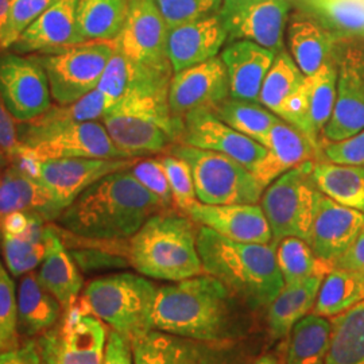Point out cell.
<instances>
[{"mask_svg":"<svg viewBox=\"0 0 364 364\" xmlns=\"http://www.w3.org/2000/svg\"><path fill=\"white\" fill-rule=\"evenodd\" d=\"M247 308L209 274L158 287L153 326L178 338L234 344L251 326Z\"/></svg>","mask_w":364,"mask_h":364,"instance_id":"obj_1","label":"cell"},{"mask_svg":"<svg viewBox=\"0 0 364 364\" xmlns=\"http://www.w3.org/2000/svg\"><path fill=\"white\" fill-rule=\"evenodd\" d=\"M162 210L168 208L129 168L111 173L85 189L61 213L57 224L78 237L122 242Z\"/></svg>","mask_w":364,"mask_h":364,"instance_id":"obj_2","label":"cell"},{"mask_svg":"<svg viewBox=\"0 0 364 364\" xmlns=\"http://www.w3.org/2000/svg\"><path fill=\"white\" fill-rule=\"evenodd\" d=\"M197 248L205 274L251 311L269 306L285 287L273 245L235 242L197 225Z\"/></svg>","mask_w":364,"mask_h":364,"instance_id":"obj_3","label":"cell"},{"mask_svg":"<svg viewBox=\"0 0 364 364\" xmlns=\"http://www.w3.org/2000/svg\"><path fill=\"white\" fill-rule=\"evenodd\" d=\"M129 240L127 258L141 275L180 282L205 274L197 248V224L180 210L153 215Z\"/></svg>","mask_w":364,"mask_h":364,"instance_id":"obj_4","label":"cell"},{"mask_svg":"<svg viewBox=\"0 0 364 364\" xmlns=\"http://www.w3.org/2000/svg\"><path fill=\"white\" fill-rule=\"evenodd\" d=\"M168 93L130 92L105 111L102 123L119 150L142 158L166 154L180 144L182 122L171 115Z\"/></svg>","mask_w":364,"mask_h":364,"instance_id":"obj_5","label":"cell"},{"mask_svg":"<svg viewBox=\"0 0 364 364\" xmlns=\"http://www.w3.org/2000/svg\"><path fill=\"white\" fill-rule=\"evenodd\" d=\"M156 290L158 287L142 275L111 274L87 285L81 308L131 343L154 331Z\"/></svg>","mask_w":364,"mask_h":364,"instance_id":"obj_6","label":"cell"},{"mask_svg":"<svg viewBox=\"0 0 364 364\" xmlns=\"http://www.w3.org/2000/svg\"><path fill=\"white\" fill-rule=\"evenodd\" d=\"M18 138L21 144L19 153L38 161L60 158H130L117 149L102 122L58 123L36 117L26 123H18Z\"/></svg>","mask_w":364,"mask_h":364,"instance_id":"obj_7","label":"cell"},{"mask_svg":"<svg viewBox=\"0 0 364 364\" xmlns=\"http://www.w3.org/2000/svg\"><path fill=\"white\" fill-rule=\"evenodd\" d=\"M168 153L191 166L197 201L209 205L259 204L264 188L234 158L182 144H174Z\"/></svg>","mask_w":364,"mask_h":364,"instance_id":"obj_8","label":"cell"},{"mask_svg":"<svg viewBox=\"0 0 364 364\" xmlns=\"http://www.w3.org/2000/svg\"><path fill=\"white\" fill-rule=\"evenodd\" d=\"M314 161L289 170L263 191L259 204L272 230L273 246L291 236L308 243L320 196L312 178Z\"/></svg>","mask_w":364,"mask_h":364,"instance_id":"obj_9","label":"cell"},{"mask_svg":"<svg viewBox=\"0 0 364 364\" xmlns=\"http://www.w3.org/2000/svg\"><path fill=\"white\" fill-rule=\"evenodd\" d=\"M117 50L114 41H88L49 54H34L45 69L57 105H70L91 93Z\"/></svg>","mask_w":364,"mask_h":364,"instance_id":"obj_10","label":"cell"},{"mask_svg":"<svg viewBox=\"0 0 364 364\" xmlns=\"http://www.w3.org/2000/svg\"><path fill=\"white\" fill-rule=\"evenodd\" d=\"M107 338L105 323L76 304L37 346L42 364H103Z\"/></svg>","mask_w":364,"mask_h":364,"instance_id":"obj_11","label":"cell"},{"mask_svg":"<svg viewBox=\"0 0 364 364\" xmlns=\"http://www.w3.org/2000/svg\"><path fill=\"white\" fill-rule=\"evenodd\" d=\"M0 96L16 123L30 122L52 107L46 72L34 54L0 52Z\"/></svg>","mask_w":364,"mask_h":364,"instance_id":"obj_12","label":"cell"},{"mask_svg":"<svg viewBox=\"0 0 364 364\" xmlns=\"http://www.w3.org/2000/svg\"><path fill=\"white\" fill-rule=\"evenodd\" d=\"M289 0H223L219 15L228 42L250 41L278 54L285 49Z\"/></svg>","mask_w":364,"mask_h":364,"instance_id":"obj_13","label":"cell"},{"mask_svg":"<svg viewBox=\"0 0 364 364\" xmlns=\"http://www.w3.org/2000/svg\"><path fill=\"white\" fill-rule=\"evenodd\" d=\"M338 88V65L328 61L282 105L278 117L301 131L320 149L323 131L333 114Z\"/></svg>","mask_w":364,"mask_h":364,"instance_id":"obj_14","label":"cell"},{"mask_svg":"<svg viewBox=\"0 0 364 364\" xmlns=\"http://www.w3.org/2000/svg\"><path fill=\"white\" fill-rule=\"evenodd\" d=\"M168 31L156 0H130L124 25L114 43L117 52L139 65L173 72L166 53Z\"/></svg>","mask_w":364,"mask_h":364,"instance_id":"obj_15","label":"cell"},{"mask_svg":"<svg viewBox=\"0 0 364 364\" xmlns=\"http://www.w3.org/2000/svg\"><path fill=\"white\" fill-rule=\"evenodd\" d=\"M180 144L231 156L250 170L266 156V147L234 130L212 111L200 108L182 119Z\"/></svg>","mask_w":364,"mask_h":364,"instance_id":"obj_16","label":"cell"},{"mask_svg":"<svg viewBox=\"0 0 364 364\" xmlns=\"http://www.w3.org/2000/svg\"><path fill=\"white\" fill-rule=\"evenodd\" d=\"M138 159L60 158L41 161L37 180L46 186L58 205L65 210L93 183L111 173L129 169Z\"/></svg>","mask_w":364,"mask_h":364,"instance_id":"obj_17","label":"cell"},{"mask_svg":"<svg viewBox=\"0 0 364 364\" xmlns=\"http://www.w3.org/2000/svg\"><path fill=\"white\" fill-rule=\"evenodd\" d=\"M228 97L230 82L220 57L177 72L170 80V112L180 122L191 111L200 108L212 111Z\"/></svg>","mask_w":364,"mask_h":364,"instance_id":"obj_18","label":"cell"},{"mask_svg":"<svg viewBox=\"0 0 364 364\" xmlns=\"http://www.w3.org/2000/svg\"><path fill=\"white\" fill-rule=\"evenodd\" d=\"M363 129L364 50L350 48L338 61L336 102L321 141L338 142Z\"/></svg>","mask_w":364,"mask_h":364,"instance_id":"obj_19","label":"cell"},{"mask_svg":"<svg viewBox=\"0 0 364 364\" xmlns=\"http://www.w3.org/2000/svg\"><path fill=\"white\" fill-rule=\"evenodd\" d=\"M363 227V212L344 207L320 192L308 245L320 259L333 264Z\"/></svg>","mask_w":364,"mask_h":364,"instance_id":"obj_20","label":"cell"},{"mask_svg":"<svg viewBox=\"0 0 364 364\" xmlns=\"http://www.w3.org/2000/svg\"><path fill=\"white\" fill-rule=\"evenodd\" d=\"M228 43V33L219 13L168 31L166 53L174 73L216 58Z\"/></svg>","mask_w":364,"mask_h":364,"instance_id":"obj_21","label":"cell"},{"mask_svg":"<svg viewBox=\"0 0 364 364\" xmlns=\"http://www.w3.org/2000/svg\"><path fill=\"white\" fill-rule=\"evenodd\" d=\"M197 225L243 243L272 245L273 235L260 204L209 205L196 201L185 213Z\"/></svg>","mask_w":364,"mask_h":364,"instance_id":"obj_22","label":"cell"},{"mask_svg":"<svg viewBox=\"0 0 364 364\" xmlns=\"http://www.w3.org/2000/svg\"><path fill=\"white\" fill-rule=\"evenodd\" d=\"M77 3L78 0H58L27 27L9 50L22 55L49 54L82 43L76 25Z\"/></svg>","mask_w":364,"mask_h":364,"instance_id":"obj_23","label":"cell"},{"mask_svg":"<svg viewBox=\"0 0 364 364\" xmlns=\"http://www.w3.org/2000/svg\"><path fill=\"white\" fill-rule=\"evenodd\" d=\"M275 55L272 50L250 41L228 42L219 57L227 69L230 96L259 103L260 90Z\"/></svg>","mask_w":364,"mask_h":364,"instance_id":"obj_24","label":"cell"},{"mask_svg":"<svg viewBox=\"0 0 364 364\" xmlns=\"http://www.w3.org/2000/svg\"><path fill=\"white\" fill-rule=\"evenodd\" d=\"M263 146L266 156L251 171L264 189L289 170L318 156V149L282 119L269 131Z\"/></svg>","mask_w":364,"mask_h":364,"instance_id":"obj_25","label":"cell"},{"mask_svg":"<svg viewBox=\"0 0 364 364\" xmlns=\"http://www.w3.org/2000/svg\"><path fill=\"white\" fill-rule=\"evenodd\" d=\"M287 52L305 76H312L333 60L338 37L311 14H290L287 27Z\"/></svg>","mask_w":364,"mask_h":364,"instance_id":"obj_26","label":"cell"},{"mask_svg":"<svg viewBox=\"0 0 364 364\" xmlns=\"http://www.w3.org/2000/svg\"><path fill=\"white\" fill-rule=\"evenodd\" d=\"M38 281L68 311L77 304L84 279L77 263L65 246L57 227L46 225L45 257L39 267Z\"/></svg>","mask_w":364,"mask_h":364,"instance_id":"obj_27","label":"cell"},{"mask_svg":"<svg viewBox=\"0 0 364 364\" xmlns=\"http://www.w3.org/2000/svg\"><path fill=\"white\" fill-rule=\"evenodd\" d=\"M13 212L37 213L46 223H53L64 209L42 182L11 164L0 174V218Z\"/></svg>","mask_w":364,"mask_h":364,"instance_id":"obj_28","label":"cell"},{"mask_svg":"<svg viewBox=\"0 0 364 364\" xmlns=\"http://www.w3.org/2000/svg\"><path fill=\"white\" fill-rule=\"evenodd\" d=\"M173 75L139 65L115 50L96 90L103 93L109 108L130 92L169 90Z\"/></svg>","mask_w":364,"mask_h":364,"instance_id":"obj_29","label":"cell"},{"mask_svg":"<svg viewBox=\"0 0 364 364\" xmlns=\"http://www.w3.org/2000/svg\"><path fill=\"white\" fill-rule=\"evenodd\" d=\"M18 332L33 338L45 333L61 317V304L41 285L37 273L25 274L16 289Z\"/></svg>","mask_w":364,"mask_h":364,"instance_id":"obj_30","label":"cell"},{"mask_svg":"<svg viewBox=\"0 0 364 364\" xmlns=\"http://www.w3.org/2000/svg\"><path fill=\"white\" fill-rule=\"evenodd\" d=\"M326 275H314L305 281L287 284L267 309V324L274 338L289 336L293 326L312 312Z\"/></svg>","mask_w":364,"mask_h":364,"instance_id":"obj_31","label":"cell"},{"mask_svg":"<svg viewBox=\"0 0 364 364\" xmlns=\"http://www.w3.org/2000/svg\"><path fill=\"white\" fill-rule=\"evenodd\" d=\"M312 178L321 193L364 213V166L318 159L314 161Z\"/></svg>","mask_w":364,"mask_h":364,"instance_id":"obj_32","label":"cell"},{"mask_svg":"<svg viewBox=\"0 0 364 364\" xmlns=\"http://www.w3.org/2000/svg\"><path fill=\"white\" fill-rule=\"evenodd\" d=\"M130 0H78L76 25L80 42L115 41L124 25Z\"/></svg>","mask_w":364,"mask_h":364,"instance_id":"obj_33","label":"cell"},{"mask_svg":"<svg viewBox=\"0 0 364 364\" xmlns=\"http://www.w3.org/2000/svg\"><path fill=\"white\" fill-rule=\"evenodd\" d=\"M326 364H364V301L331 318Z\"/></svg>","mask_w":364,"mask_h":364,"instance_id":"obj_34","label":"cell"},{"mask_svg":"<svg viewBox=\"0 0 364 364\" xmlns=\"http://www.w3.org/2000/svg\"><path fill=\"white\" fill-rule=\"evenodd\" d=\"M331 318L309 313L293 326L287 341V364H326Z\"/></svg>","mask_w":364,"mask_h":364,"instance_id":"obj_35","label":"cell"},{"mask_svg":"<svg viewBox=\"0 0 364 364\" xmlns=\"http://www.w3.org/2000/svg\"><path fill=\"white\" fill-rule=\"evenodd\" d=\"M364 301V278L344 269L332 267L318 290L312 313L332 318Z\"/></svg>","mask_w":364,"mask_h":364,"instance_id":"obj_36","label":"cell"},{"mask_svg":"<svg viewBox=\"0 0 364 364\" xmlns=\"http://www.w3.org/2000/svg\"><path fill=\"white\" fill-rule=\"evenodd\" d=\"M212 112L225 124L240 134L263 144L269 131L281 120L269 108L258 102L228 97L216 105Z\"/></svg>","mask_w":364,"mask_h":364,"instance_id":"obj_37","label":"cell"},{"mask_svg":"<svg viewBox=\"0 0 364 364\" xmlns=\"http://www.w3.org/2000/svg\"><path fill=\"white\" fill-rule=\"evenodd\" d=\"M301 10L317 18L338 38L364 37V0H301Z\"/></svg>","mask_w":364,"mask_h":364,"instance_id":"obj_38","label":"cell"},{"mask_svg":"<svg viewBox=\"0 0 364 364\" xmlns=\"http://www.w3.org/2000/svg\"><path fill=\"white\" fill-rule=\"evenodd\" d=\"M274 247L285 285L305 281L314 275H326L332 269V264L320 259L311 246L299 237H285Z\"/></svg>","mask_w":364,"mask_h":364,"instance_id":"obj_39","label":"cell"},{"mask_svg":"<svg viewBox=\"0 0 364 364\" xmlns=\"http://www.w3.org/2000/svg\"><path fill=\"white\" fill-rule=\"evenodd\" d=\"M306 76L301 72L287 49L275 55L273 65L263 81L259 103L278 115L282 105L299 90Z\"/></svg>","mask_w":364,"mask_h":364,"instance_id":"obj_40","label":"cell"},{"mask_svg":"<svg viewBox=\"0 0 364 364\" xmlns=\"http://www.w3.org/2000/svg\"><path fill=\"white\" fill-rule=\"evenodd\" d=\"M186 338L151 331L131 341L134 364H180Z\"/></svg>","mask_w":364,"mask_h":364,"instance_id":"obj_41","label":"cell"},{"mask_svg":"<svg viewBox=\"0 0 364 364\" xmlns=\"http://www.w3.org/2000/svg\"><path fill=\"white\" fill-rule=\"evenodd\" d=\"M0 246L6 267L13 277L34 272L45 257V242L36 243L18 235L1 232Z\"/></svg>","mask_w":364,"mask_h":364,"instance_id":"obj_42","label":"cell"},{"mask_svg":"<svg viewBox=\"0 0 364 364\" xmlns=\"http://www.w3.org/2000/svg\"><path fill=\"white\" fill-rule=\"evenodd\" d=\"M108 109L103 93L97 90L85 95L77 102L70 105H53L43 112L41 120L58 123H81V122H102V117Z\"/></svg>","mask_w":364,"mask_h":364,"instance_id":"obj_43","label":"cell"},{"mask_svg":"<svg viewBox=\"0 0 364 364\" xmlns=\"http://www.w3.org/2000/svg\"><path fill=\"white\" fill-rule=\"evenodd\" d=\"M58 0H10L7 23L0 38V49L9 50L27 27Z\"/></svg>","mask_w":364,"mask_h":364,"instance_id":"obj_44","label":"cell"},{"mask_svg":"<svg viewBox=\"0 0 364 364\" xmlns=\"http://www.w3.org/2000/svg\"><path fill=\"white\" fill-rule=\"evenodd\" d=\"M16 287L9 270L0 262V352L18 346Z\"/></svg>","mask_w":364,"mask_h":364,"instance_id":"obj_45","label":"cell"},{"mask_svg":"<svg viewBox=\"0 0 364 364\" xmlns=\"http://www.w3.org/2000/svg\"><path fill=\"white\" fill-rule=\"evenodd\" d=\"M159 159L165 168L168 180H169L174 208L182 213H186L188 209L197 201L193 174H192L191 166L185 159L170 153L159 156Z\"/></svg>","mask_w":364,"mask_h":364,"instance_id":"obj_46","label":"cell"},{"mask_svg":"<svg viewBox=\"0 0 364 364\" xmlns=\"http://www.w3.org/2000/svg\"><path fill=\"white\" fill-rule=\"evenodd\" d=\"M169 28L219 13L223 0H156Z\"/></svg>","mask_w":364,"mask_h":364,"instance_id":"obj_47","label":"cell"},{"mask_svg":"<svg viewBox=\"0 0 364 364\" xmlns=\"http://www.w3.org/2000/svg\"><path fill=\"white\" fill-rule=\"evenodd\" d=\"M180 364H245V358L234 344L203 343L186 338Z\"/></svg>","mask_w":364,"mask_h":364,"instance_id":"obj_48","label":"cell"},{"mask_svg":"<svg viewBox=\"0 0 364 364\" xmlns=\"http://www.w3.org/2000/svg\"><path fill=\"white\" fill-rule=\"evenodd\" d=\"M135 178L164 203L168 209L174 208L169 180L165 168L158 158H139L130 168Z\"/></svg>","mask_w":364,"mask_h":364,"instance_id":"obj_49","label":"cell"},{"mask_svg":"<svg viewBox=\"0 0 364 364\" xmlns=\"http://www.w3.org/2000/svg\"><path fill=\"white\" fill-rule=\"evenodd\" d=\"M69 252L82 273H93L105 269H123L130 264L129 258L100 247L73 248L69 250Z\"/></svg>","mask_w":364,"mask_h":364,"instance_id":"obj_50","label":"cell"},{"mask_svg":"<svg viewBox=\"0 0 364 364\" xmlns=\"http://www.w3.org/2000/svg\"><path fill=\"white\" fill-rule=\"evenodd\" d=\"M323 156L335 164L364 166V129L347 139L323 144Z\"/></svg>","mask_w":364,"mask_h":364,"instance_id":"obj_51","label":"cell"},{"mask_svg":"<svg viewBox=\"0 0 364 364\" xmlns=\"http://www.w3.org/2000/svg\"><path fill=\"white\" fill-rule=\"evenodd\" d=\"M0 146L9 154L11 161L18 156L21 150V144L18 138V123L11 117L1 96H0Z\"/></svg>","mask_w":364,"mask_h":364,"instance_id":"obj_52","label":"cell"},{"mask_svg":"<svg viewBox=\"0 0 364 364\" xmlns=\"http://www.w3.org/2000/svg\"><path fill=\"white\" fill-rule=\"evenodd\" d=\"M103 364H134L130 341L112 329L108 332Z\"/></svg>","mask_w":364,"mask_h":364,"instance_id":"obj_53","label":"cell"},{"mask_svg":"<svg viewBox=\"0 0 364 364\" xmlns=\"http://www.w3.org/2000/svg\"><path fill=\"white\" fill-rule=\"evenodd\" d=\"M332 267L344 269L364 278V227L351 246L332 264Z\"/></svg>","mask_w":364,"mask_h":364,"instance_id":"obj_54","label":"cell"},{"mask_svg":"<svg viewBox=\"0 0 364 364\" xmlns=\"http://www.w3.org/2000/svg\"><path fill=\"white\" fill-rule=\"evenodd\" d=\"M0 364H42L37 343H27L22 347L0 352Z\"/></svg>","mask_w":364,"mask_h":364,"instance_id":"obj_55","label":"cell"},{"mask_svg":"<svg viewBox=\"0 0 364 364\" xmlns=\"http://www.w3.org/2000/svg\"><path fill=\"white\" fill-rule=\"evenodd\" d=\"M30 220V213L26 212H13L0 218L1 232L11 235H21L26 230Z\"/></svg>","mask_w":364,"mask_h":364,"instance_id":"obj_56","label":"cell"},{"mask_svg":"<svg viewBox=\"0 0 364 364\" xmlns=\"http://www.w3.org/2000/svg\"><path fill=\"white\" fill-rule=\"evenodd\" d=\"M9 9H10V0H0V38H1L6 23H7ZM0 52H1V49H0Z\"/></svg>","mask_w":364,"mask_h":364,"instance_id":"obj_57","label":"cell"},{"mask_svg":"<svg viewBox=\"0 0 364 364\" xmlns=\"http://www.w3.org/2000/svg\"><path fill=\"white\" fill-rule=\"evenodd\" d=\"M250 364H279L278 359L274 355H262L259 358H257L255 360H252Z\"/></svg>","mask_w":364,"mask_h":364,"instance_id":"obj_58","label":"cell"},{"mask_svg":"<svg viewBox=\"0 0 364 364\" xmlns=\"http://www.w3.org/2000/svg\"><path fill=\"white\" fill-rule=\"evenodd\" d=\"M10 165H11L10 156L3 150V147L0 146V174L7 169Z\"/></svg>","mask_w":364,"mask_h":364,"instance_id":"obj_59","label":"cell"},{"mask_svg":"<svg viewBox=\"0 0 364 364\" xmlns=\"http://www.w3.org/2000/svg\"><path fill=\"white\" fill-rule=\"evenodd\" d=\"M0 237H1V230H0Z\"/></svg>","mask_w":364,"mask_h":364,"instance_id":"obj_60","label":"cell"}]
</instances>
